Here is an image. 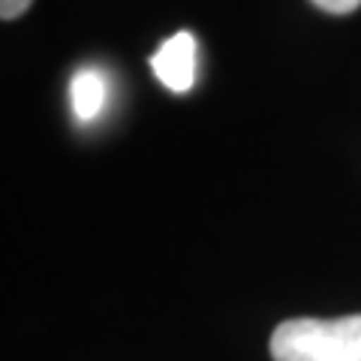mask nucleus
<instances>
[{"mask_svg":"<svg viewBox=\"0 0 361 361\" xmlns=\"http://www.w3.org/2000/svg\"><path fill=\"white\" fill-rule=\"evenodd\" d=\"M274 361H361V313L341 319H286L271 334Z\"/></svg>","mask_w":361,"mask_h":361,"instance_id":"f257e3e1","label":"nucleus"},{"mask_svg":"<svg viewBox=\"0 0 361 361\" xmlns=\"http://www.w3.org/2000/svg\"><path fill=\"white\" fill-rule=\"evenodd\" d=\"M313 6H319L322 13H331V16H349L361 6V0H310Z\"/></svg>","mask_w":361,"mask_h":361,"instance_id":"20e7f679","label":"nucleus"},{"mask_svg":"<svg viewBox=\"0 0 361 361\" xmlns=\"http://www.w3.org/2000/svg\"><path fill=\"white\" fill-rule=\"evenodd\" d=\"M33 0H0V18L4 21H16L30 9Z\"/></svg>","mask_w":361,"mask_h":361,"instance_id":"39448f33","label":"nucleus"},{"mask_svg":"<svg viewBox=\"0 0 361 361\" xmlns=\"http://www.w3.org/2000/svg\"><path fill=\"white\" fill-rule=\"evenodd\" d=\"M106 99H109V78L103 70L97 66H82L73 82H70V103L75 118L82 123H90L103 115L106 109Z\"/></svg>","mask_w":361,"mask_h":361,"instance_id":"7ed1b4c3","label":"nucleus"},{"mask_svg":"<svg viewBox=\"0 0 361 361\" xmlns=\"http://www.w3.org/2000/svg\"><path fill=\"white\" fill-rule=\"evenodd\" d=\"M199 49L193 33L180 30L175 37H169L151 58V70L154 75L169 87L172 94H187L196 85V70H199Z\"/></svg>","mask_w":361,"mask_h":361,"instance_id":"f03ea898","label":"nucleus"}]
</instances>
